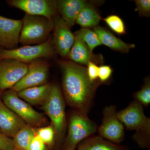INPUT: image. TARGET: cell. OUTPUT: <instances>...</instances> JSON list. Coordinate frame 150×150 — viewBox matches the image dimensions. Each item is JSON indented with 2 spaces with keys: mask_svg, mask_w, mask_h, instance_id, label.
Returning <instances> with one entry per match:
<instances>
[{
  "mask_svg": "<svg viewBox=\"0 0 150 150\" xmlns=\"http://www.w3.org/2000/svg\"><path fill=\"white\" fill-rule=\"evenodd\" d=\"M87 66V71L89 79L91 82H93L97 80L99 67L91 62H89Z\"/></svg>",
  "mask_w": 150,
  "mask_h": 150,
  "instance_id": "cell-28",
  "label": "cell"
},
{
  "mask_svg": "<svg viewBox=\"0 0 150 150\" xmlns=\"http://www.w3.org/2000/svg\"><path fill=\"white\" fill-rule=\"evenodd\" d=\"M52 40L49 38L45 43L35 46L26 45L11 50L0 49V60L14 59L28 64L36 59L50 58L56 55Z\"/></svg>",
  "mask_w": 150,
  "mask_h": 150,
  "instance_id": "cell-6",
  "label": "cell"
},
{
  "mask_svg": "<svg viewBox=\"0 0 150 150\" xmlns=\"http://www.w3.org/2000/svg\"><path fill=\"white\" fill-rule=\"evenodd\" d=\"M28 64L26 74L11 88L16 92L48 83L50 65L47 61L37 59Z\"/></svg>",
  "mask_w": 150,
  "mask_h": 150,
  "instance_id": "cell-8",
  "label": "cell"
},
{
  "mask_svg": "<svg viewBox=\"0 0 150 150\" xmlns=\"http://www.w3.org/2000/svg\"><path fill=\"white\" fill-rule=\"evenodd\" d=\"M93 31L97 35L102 45H105L115 51L128 53L131 48L135 47L134 44L126 43L115 37L109 30L100 26L94 28Z\"/></svg>",
  "mask_w": 150,
  "mask_h": 150,
  "instance_id": "cell-18",
  "label": "cell"
},
{
  "mask_svg": "<svg viewBox=\"0 0 150 150\" xmlns=\"http://www.w3.org/2000/svg\"><path fill=\"white\" fill-rule=\"evenodd\" d=\"M97 129L96 123L91 120L88 116L73 111L69 118L68 134L62 150H76L80 142L93 135Z\"/></svg>",
  "mask_w": 150,
  "mask_h": 150,
  "instance_id": "cell-4",
  "label": "cell"
},
{
  "mask_svg": "<svg viewBox=\"0 0 150 150\" xmlns=\"http://www.w3.org/2000/svg\"><path fill=\"white\" fill-rule=\"evenodd\" d=\"M0 134H1V130H0Z\"/></svg>",
  "mask_w": 150,
  "mask_h": 150,
  "instance_id": "cell-34",
  "label": "cell"
},
{
  "mask_svg": "<svg viewBox=\"0 0 150 150\" xmlns=\"http://www.w3.org/2000/svg\"><path fill=\"white\" fill-rule=\"evenodd\" d=\"M28 64L14 59L0 60V90L11 88L27 72Z\"/></svg>",
  "mask_w": 150,
  "mask_h": 150,
  "instance_id": "cell-11",
  "label": "cell"
},
{
  "mask_svg": "<svg viewBox=\"0 0 150 150\" xmlns=\"http://www.w3.org/2000/svg\"><path fill=\"white\" fill-rule=\"evenodd\" d=\"M14 149L12 139L0 134V150H13Z\"/></svg>",
  "mask_w": 150,
  "mask_h": 150,
  "instance_id": "cell-30",
  "label": "cell"
},
{
  "mask_svg": "<svg viewBox=\"0 0 150 150\" xmlns=\"http://www.w3.org/2000/svg\"><path fill=\"white\" fill-rule=\"evenodd\" d=\"M22 20L19 42L25 46L45 43L54 30L52 20L44 16L25 13Z\"/></svg>",
  "mask_w": 150,
  "mask_h": 150,
  "instance_id": "cell-3",
  "label": "cell"
},
{
  "mask_svg": "<svg viewBox=\"0 0 150 150\" xmlns=\"http://www.w3.org/2000/svg\"><path fill=\"white\" fill-rule=\"evenodd\" d=\"M112 69L109 66H102L99 67L98 76L100 81L104 82L107 81L111 76Z\"/></svg>",
  "mask_w": 150,
  "mask_h": 150,
  "instance_id": "cell-29",
  "label": "cell"
},
{
  "mask_svg": "<svg viewBox=\"0 0 150 150\" xmlns=\"http://www.w3.org/2000/svg\"><path fill=\"white\" fill-rule=\"evenodd\" d=\"M103 20L108 26L116 33L118 34H124L126 33L124 23L119 16L110 15Z\"/></svg>",
  "mask_w": 150,
  "mask_h": 150,
  "instance_id": "cell-26",
  "label": "cell"
},
{
  "mask_svg": "<svg viewBox=\"0 0 150 150\" xmlns=\"http://www.w3.org/2000/svg\"><path fill=\"white\" fill-rule=\"evenodd\" d=\"M132 139L141 149L150 150V126L136 131Z\"/></svg>",
  "mask_w": 150,
  "mask_h": 150,
  "instance_id": "cell-24",
  "label": "cell"
},
{
  "mask_svg": "<svg viewBox=\"0 0 150 150\" xmlns=\"http://www.w3.org/2000/svg\"><path fill=\"white\" fill-rule=\"evenodd\" d=\"M88 4L83 0L56 1L58 12L70 28L74 26L79 14Z\"/></svg>",
  "mask_w": 150,
  "mask_h": 150,
  "instance_id": "cell-15",
  "label": "cell"
},
{
  "mask_svg": "<svg viewBox=\"0 0 150 150\" xmlns=\"http://www.w3.org/2000/svg\"><path fill=\"white\" fill-rule=\"evenodd\" d=\"M1 95H2L1 93V90H0V102H1V101H2Z\"/></svg>",
  "mask_w": 150,
  "mask_h": 150,
  "instance_id": "cell-32",
  "label": "cell"
},
{
  "mask_svg": "<svg viewBox=\"0 0 150 150\" xmlns=\"http://www.w3.org/2000/svg\"><path fill=\"white\" fill-rule=\"evenodd\" d=\"M135 100L145 107L149 106L150 103V83L149 79H146L144 84L139 91L133 95Z\"/></svg>",
  "mask_w": 150,
  "mask_h": 150,
  "instance_id": "cell-25",
  "label": "cell"
},
{
  "mask_svg": "<svg viewBox=\"0 0 150 150\" xmlns=\"http://www.w3.org/2000/svg\"><path fill=\"white\" fill-rule=\"evenodd\" d=\"M36 136L42 140L50 149L56 145V134L54 126L51 123L49 126L36 129Z\"/></svg>",
  "mask_w": 150,
  "mask_h": 150,
  "instance_id": "cell-23",
  "label": "cell"
},
{
  "mask_svg": "<svg viewBox=\"0 0 150 150\" xmlns=\"http://www.w3.org/2000/svg\"><path fill=\"white\" fill-rule=\"evenodd\" d=\"M1 100L7 107L15 112L27 124L34 127H41L47 123L44 115L34 110L30 105L20 98L12 88L4 91Z\"/></svg>",
  "mask_w": 150,
  "mask_h": 150,
  "instance_id": "cell-5",
  "label": "cell"
},
{
  "mask_svg": "<svg viewBox=\"0 0 150 150\" xmlns=\"http://www.w3.org/2000/svg\"><path fill=\"white\" fill-rule=\"evenodd\" d=\"M35 127L26 124L15 135L12 139L15 149L28 150L30 142L36 136Z\"/></svg>",
  "mask_w": 150,
  "mask_h": 150,
  "instance_id": "cell-20",
  "label": "cell"
},
{
  "mask_svg": "<svg viewBox=\"0 0 150 150\" xmlns=\"http://www.w3.org/2000/svg\"><path fill=\"white\" fill-rule=\"evenodd\" d=\"M13 150H22L18 149H14Z\"/></svg>",
  "mask_w": 150,
  "mask_h": 150,
  "instance_id": "cell-33",
  "label": "cell"
},
{
  "mask_svg": "<svg viewBox=\"0 0 150 150\" xmlns=\"http://www.w3.org/2000/svg\"><path fill=\"white\" fill-rule=\"evenodd\" d=\"M26 123L16 113L0 102V130L1 134L12 139Z\"/></svg>",
  "mask_w": 150,
  "mask_h": 150,
  "instance_id": "cell-14",
  "label": "cell"
},
{
  "mask_svg": "<svg viewBox=\"0 0 150 150\" xmlns=\"http://www.w3.org/2000/svg\"><path fill=\"white\" fill-rule=\"evenodd\" d=\"M28 150H46V145L38 136H35L30 142Z\"/></svg>",
  "mask_w": 150,
  "mask_h": 150,
  "instance_id": "cell-31",
  "label": "cell"
},
{
  "mask_svg": "<svg viewBox=\"0 0 150 150\" xmlns=\"http://www.w3.org/2000/svg\"><path fill=\"white\" fill-rule=\"evenodd\" d=\"M54 37L52 43L56 52L63 58L68 56L75 40V35L67 23L58 15L52 18Z\"/></svg>",
  "mask_w": 150,
  "mask_h": 150,
  "instance_id": "cell-12",
  "label": "cell"
},
{
  "mask_svg": "<svg viewBox=\"0 0 150 150\" xmlns=\"http://www.w3.org/2000/svg\"></svg>",
  "mask_w": 150,
  "mask_h": 150,
  "instance_id": "cell-36",
  "label": "cell"
},
{
  "mask_svg": "<svg viewBox=\"0 0 150 150\" xmlns=\"http://www.w3.org/2000/svg\"><path fill=\"white\" fill-rule=\"evenodd\" d=\"M52 85L47 83L43 85L25 89L17 93L20 98L30 105H43L50 95Z\"/></svg>",
  "mask_w": 150,
  "mask_h": 150,
  "instance_id": "cell-16",
  "label": "cell"
},
{
  "mask_svg": "<svg viewBox=\"0 0 150 150\" xmlns=\"http://www.w3.org/2000/svg\"><path fill=\"white\" fill-rule=\"evenodd\" d=\"M63 74L62 90L65 101L74 111L88 116L94 104L99 80L91 82L86 68L70 61L60 62Z\"/></svg>",
  "mask_w": 150,
  "mask_h": 150,
  "instance_id": "cell-1",
  "label": "cell"
},
{
  "mask_svg": "<svg viewBox=\"0 0 150 150\" xmlns=\"http://www.w3.org/2000/svg\"><path fill=\"white\" fill-rule=\"evenodd\" d=\"M68 57L76 64L87 66L91 62L92 52L84 41L78 36H75V40Z\"/></svg>",
  "mask_w": 150,
  "mask_h": 150,
  "instance_id": "cell-19",
  "label": "cell"
},
{
  "mask_svg": "<svg viewBox=\"0 0 150 150\" xmlns=\"http://www.w3.org/2000/svg\"><path fill=\"white\" fill-rule=\"evenodd\" d=\"M76 148V150H130L125 145L110 142L99 136L85 139Z\"/></svg>",
  "mask_w": 150,
  "mask_h": 150,
  "instance_id": "cell-17",
  "label": "cell"
},
{
  "mask_svg": "<svg viewBox=\"0 0 150 150\" xmlns=\"http://www.w3.org/2000/svg\"><path fill=\"white\" fill-rule=\"evenodd\" d=\"M117 115L127 130L137 131L150 126V118L146 116L143 105L136 100L117 111Z\"/></svg>",
  "mask_w": 150,
  "mask_h": 150,
  "instance_id": "cell-10",
  "label": "cell"
},
{
  "mask_svg": "<svg viewBox=\"0 0 150 150\" xmlns=\"http://www.w3.org/2000/svg\"><path fill=\"white\" fill-rule=\"evenodd\" d=\"M22 20L7 18L0 15V46L7 50L16 48L22 27Z\"/></svg>",
  "mask_w": 150,
  "mask_h": 150,
  "instance_id": "cell-13",
  "label": "cell"
},
{
  "mask_svg": "<svg viewBox=\"0 0 150 150\" xmlns=\"http://www.w3.org/2000/svg\"><path fill=\"white\" fill-rule=\"evenodd\" d=\"M100 17L91 5L88 4L81 11L76 22L83 28L95 27L100 21Z\"/></svg>",
  "mask_w": 150,
  "mask_h": 150,
  "instance_id": "cell-21",
  "label": "cell"
},
{
  "mask_svg": "<svg viewBox=\"0 0 150 150\" xmlns=\"http://www.w3.org/2000/svg\"><path fill=\"white\" fill-rule=\"evenodd\" d=\"M135 2L137 6L135 11H139L141 16L148 17L150 16V0H136Z\"/></svg>",
  "mask_w": 150,
  "mask_h": 150,
  "instance_id": "cell-27",
  "label": "cell"
},
{
  "mask_svg": "<svg viewBox=\"0 0 150 150\" xmlns=\"http://www.w3.org/2000/svg\"><path fill=\"white\" fill-rule=\"evenodd\" d=\"M65 100L60 88L56 84L52 85L51 93L42 109L51 120L56 134V145L62 150L67 128Z\"/></svg>",
  "mask_w": 150,
  "mask_h": 150,
  "instance_id": "cell-2",
  "label": "cell"
},
{
  "mask_svg": "<svg viewBox=\"0 0 150 150\" xmlns=\"http://www.w3.org/2000/svg\"><path fill=\"white\" fill-rule=\"evenodd\" d=\"M116 105L106 106L103 110L102 122L98 128V136L110 142L121 144L125 139L124 126L117 115Z\"/></svg>",
  "mask_w": 150,
  "mask_h": 150,
  "instance_id": "cell-7",
  "label": "cell"
},
{
  "mask_svg": "<svg viewBox=\"0 0 150 150\" xmlns=\"http://www.w3.org/2000/svg\"><path fill=\"white\" fill-rule=\"evenodd\" d=\"M74 35L84 41L92 52L97 46L102 45L96 33L89 28H82L75 33Z\"/></svg>",
  "mask_w": 150,
  "mask_h": 150,
  "instance_id": "cell-22",
  "label": "cell"
},
{
  "mask_svg": "<svg viewBox=\"0 0 150 150\" xmlns=\"http://www.w3.org/2000/svg\"></svg>",
  "mask_w": 150,
  "mask_h": 150,
  "instance_id": "cell-35",
  "label": "cell"
},
{
  "mask_svg": "<svg viewBox=\"0 0 150 150\" xmlns=\"http://www.w3.org/2000/svg\"><path fill=\"white\" fill-rule=\"evenodd\" d=\"M8 6L16 8L32 15L39 16L52 20L58 15L56 1L54 0H8Z\"/></svg>",
  "mask_w": 150,
  "mask_h": 150,
  "instance_id": "cell-9",
  "label": "cell"
}]
</instances>
